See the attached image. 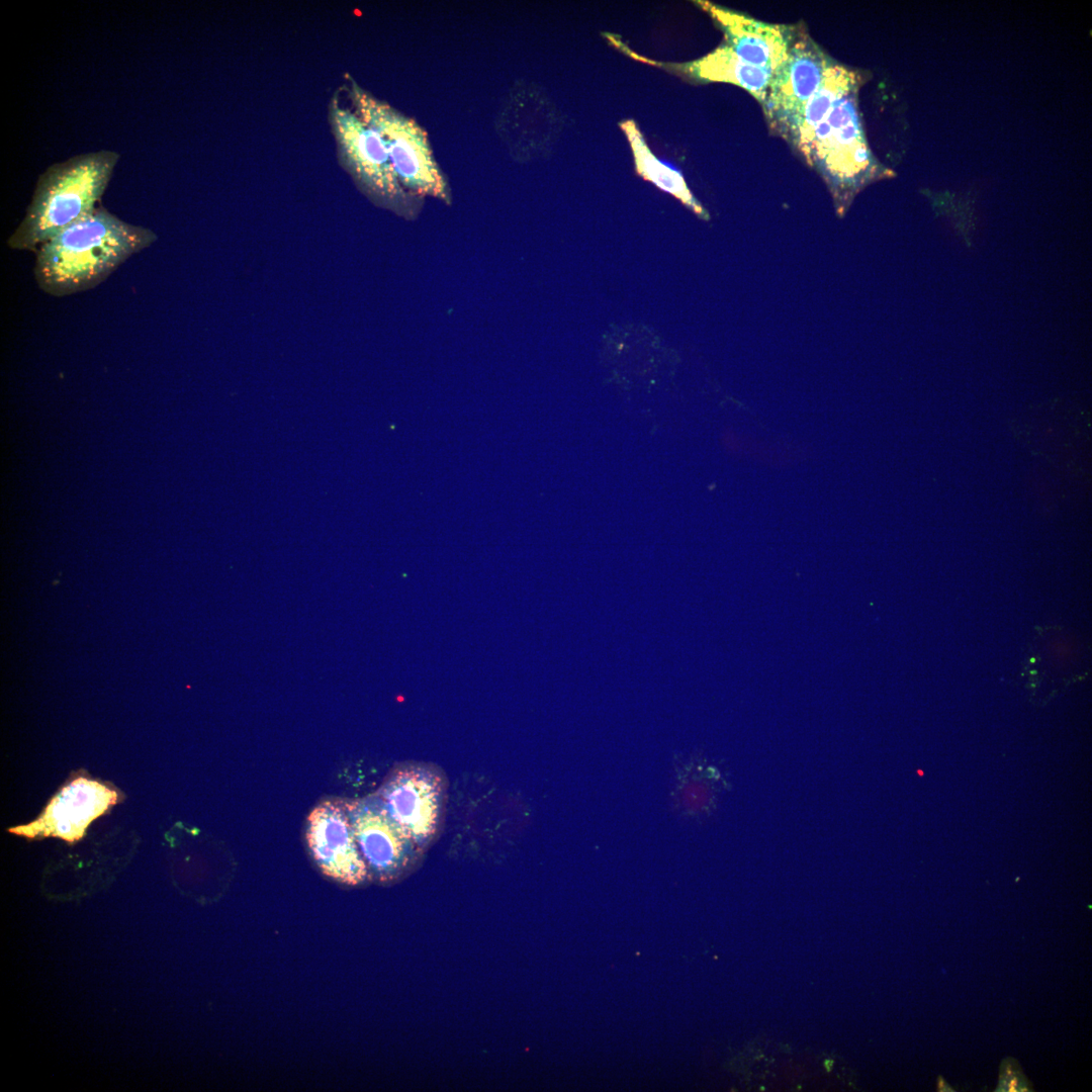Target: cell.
<instances>
[{"label":"cell","mask_w":1092,"mask_h":1092,"mask_svg":"<svg viewBox=\"0 0 1092 1092\" xmlns=\"http://www.w3.org/2000/svg\"><path fill=\"white\" fill-rule=\"evenodd\" d=\"M157 240L152 229L122 220L99 204L36 249L35 282L55 297L90 290Z\"/></svg>","instance_id":"cell-1"},{"label":"cell","mask_w":1092,"mask_h":1092,"mask_svg":"<svg viewBox=\"0 0 1092 1092\" xmlns=\"http://www.w3.org/2000/svg\"><path fill=\"white\" fill-rule=\"evenodd\" d=\"M120 154L98 150L50 165L37 178L26 211L7 239L12 250L36 249L100 204Z\"/></svg>","instance_id":"cell-2"},{"label":"cell","mask_w":1092,"mask_h":1092,"mask_svg":"<svg viewBox=\"0 0 1092 1092\" xmlns=\"http://www.w3.org/2000/svg\"><path fill=\"white\" fill-rule=\"evenodd\" d=\"M346 89L353 110L382 139L402 187L418 197L429 196L450 204V187L424 128L366 91L351 77H348Z\"/></svg>","instance_id":"cell-3"},{"label":"cell","mask_w":1092,"mask_h":1092,"mask_svg":"<svg viewBox=\"0 0 1092 1092\" xmlns=\"http://www.w3.org/2000/svg\"><path fill=\"white\" fill-rule=\"evenodd\" d=\"M329 121L339 161L360 191L375 205L407 219L415 218L423 198L406 191L394 172L380 135L336 94Z\"/></svg>","instance_id":"cell-4"},{"label":"cell","mask_w":1092,"mask_h":1092,"mask_svg":"<svg viewBox=\"0 0 1092 1092\" xmlns=\"http://www.w3.org/2000/svg\"><path fill=\"white\" fill-rule=\"evenodd\" d=\"M856 93L854 89L836 102L817 125L806 161L826 182L839 215L878 174L863 136Z\"/></svg>","instance_id":"cell-5"},{"label":"cell","mask_w":1092,"mask_h":1092,"mask_svg":"<svg viewBox=\"0 0 1092 1092\" xmlns=\"http://www.w3.org/2000/svg\"><path fill=\"white\" fill-rule=\"evenodd\" d=\"M376 795L393 820L426 852L445 819L448 780L444 770L431 762L398 763L387 774Z\"/></svg>","instance_id":"cell-6"},{"label":"cell","mask_w":1092,"mask_h":1092,"mask_svg":"<svg viewBox=\"0 0 1092 1092\" xmlns=\"http://www.w3.org/2000/svg\"><path fill=\"white\" fill-rule=\"evenodd\" d=\"M343 801L370 879L391 883L419 864L425 852L393 820L376 793Z\"/></svg>","instance_id":"cell-7"},{"label":"cell","mask_w":1092,"mask_h":1092,"mask_svg":"<svg viewBox=\"0 0 1092 1092\" xmlns=\"http://www.w3.org/2000/svg\"><path fill=\"white\" fill-rule=\"evenodd\" d=\"M834 63L802 28H797L784 63L774 73L764 115L778 134L793 145L804 108Z\"/></svg>","instance_id":"cell-8"},{"label":"cell","mask_w":1092,"mask_h":1092,"mask_svg":"<svg viewBox=\"0 0 1092 1092\" xmlns=\"http://www.w3.org/2000/svg\"><path fill=\"white\" fill-rule=\"evenodd\" d=\"M304 838L313 862L326 877L346 886L370 880L343 799H325L310 810Z\"/></svg>","instance_id":"cell-9"},{"label":"cell","mask_w":1092,"mask_h":1092,"mask_svg":"<svg viewBox=\"0 0 1092 1092\" xmlns=\"http://www.w3.org/2000/svg\"><path fill=\"white\" fill-rule=\"evenodd\" d=\"M123 799L113 786L76 775L52 798L34 821L9 829L27 838L59 837L68 843L81 839L89 824Z\"/></svg>","instance_id":"cell-10"},{"label":"cell","mask_w":1092,"mask_h":1092,"mask_svg":"<svg viewBox=\"0 0 1092 1092\" xmlns=\"http://www.w3.org/2000/svg\"><path fill=\"white\" fill-rule=\"evenodd\" d=\"M696 3L718 23L726 44L746 63L775 73L786 60L797 27L762 22L709 1Z\"/></svg>","instance_id":"cell-11"},{"label":"cell","mask_w":1092,"mask_h":1092,"mask_svg":"<svg viewBox=\"0 0 1092 1092\" xmlns=\"http://www.w3.org/2000/svg\"><path fill=\"white\" fill-rule=\"evenodd\" d=\"M646 63L677 71L701 82H723L739 86L749 92L761 104L764 102L774 73L753 66L740 59L733 50L723 43L698 60L673 64L657 63L635 57Z\"/></svg>","instance_id":"cell-12"},{"label":"cell","mask_w":1092,"mask_h":1092,"mask_svg":"<svg viewBox=\"0 0 1092 1092\" xmlns=\"http://www.w3.org/2000/svg\"><path fill=\"white\" fill-rule=\"evenodd\" d=\"M620 127L625 132L632 150L638 175L675 197L698 216L708 219V212L691 192L682 174L666 166L653 155L635 121L625 120Z\"/></svg>","instance_id":"cell-13"},{"label":"cell","mask_w":1092,"mask_h":1092,"mask_svg":"<svg viewBox=\"0 0 1092 1092\" xmlns=\"http://www.w3.org/2000/svg\"><path fill=\"white\" fill-rule=\"evenodd\" d=\"M858 75L836 62L824 74L819 86L808 100L802 113L793 143L805 161L810 152L812 136L817 125L825 118L832 106L850 91L857 89Z\"/></svg>","instance_id":"cell-14"},{"label":"cell","mask_w":1092,"mask_h":1092,"mask_svg":"<svg viewBox=\"0 0 1092 1092\" xmlns=\"http://www.w3.org/2000/svg\"><path fill=\"white\" fill-rule=\"evenodd\" d=\"M679 770L673 793L675 808L686 815L703 812L711 800L708 783L701 781L700 776L692 774L688 768Z\"/></svg>","instance_id":"cell-15"},{"label":"cell","mask_w":1092,"mask_h":1092,"mask_svg":"<svg viewBox=\"0 0 1092 1092\" xmlns=\"http://www.w3.org/2000/svg\"><path fill=\"white\" fill-rule=\"evenodd\" d=\"M997 1092H1028L1033 1091L1032 1084L1024 1075L1019 1063L1007 1057L1002 1060L999 1068Z\"/></svg>","instance_id":"cell-16"},{"label":"cell","mask_w":1092,"mask_h":1092,"mask_svg":"<svg viewBox=\"0 0 1092 1092\" xmlns=\"http://www.w3.org/2000/svg\"><path fill=\"white\" fill-rule=\"evenodd\" d=\"M936 1088H937V1091H940V1092L954 1091L952 1089V1087L945 1081V1079L942 1076H938L937 1082H936Z\"/></svg>","instance_id":"cell-17"},{"label":"cell","mask_w":1092,"mask_h":1092,"mask_svg":"<svg viewBox=\"0 0 1092 1092\" xmlns=\"http://www.w3.org/2000/svg\"><path fill=\"white\" fill-rule=\"evenodd\" d=\"M824 1066L827 1069V1071H830L831 1068L833 1067V1061H831V1060L825 1061Z\"/></svg>","instance_id":"cell-18"}]
</instances>
